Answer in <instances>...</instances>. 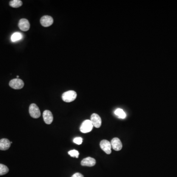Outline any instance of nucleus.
<instances>
[{"label": "nucleus", "mask_w": 177, "mask_h": 177, "mask_svg": "<svg viewBox=\"0 0 177 177\" xmlns=\"http://www.w3.org/2000/svg\"><path fill=\"white\" fill-rule=\"evenodd\" d=\"M77 97V94L74 91H66L62 94V98L63 101L66 103H70L74 101Z\"/></svg>", "instance_id": "f257e3e1"}, {"label": "nucleus", "mask_w": 177, "mask_h": 177, "mask_svg": "<svg viewBox=\"0 0 177 177\" xmlns=\"http://www.w3.org/2000/svg\"><path fill=\"white\" fill-rule=\"evenodd\" d=\"M93 124L91 123V121L89 119H87L83 122L80 127V130L81 132L84 133H86L91 131L93 129Z\"/></svg>", "instance_id": "f03ea898"}, {"label": "nucleus", "mask_w": 177, "mask_h": 177, "mask_svg": "<svg viewBox=\"0 0 177 177\" xmlns=\"http://www.w3.org/2000/svg\"><path fill=\"white\" fill-rule=\"evenodd\" d=\"M9 85L10 87L13 89L19 90V89H21L23 88L24 86V83L23 81L20 79H13V80L10 81Z\"/></svg>", "instance_id": "7ed1b4c3"}, {"label": "nucleus", "mask_w": 177, "mask_h": 177, "mask_svg": "<svg viewBox=\"0 0 177 177\" xmlns=\"http://www.w3.org/2000/svg\"><path fill=\"white\" fill-rule=\"evenodd\" d=\"M29 115L32 118L37 119L41 116V111L39 110L38 106L35 104L32 103L29 105Z\"/></svg>", "instance_id": "20e7f679"}, {"label": "nucleus", "mask_w": 177, "mask_h": 177, "mask_svg": "<svg viewBox=\"0 0 177 177\" xmlns=\"http://www.w3.org/2000/svg\"><path fill=\"white\" fill-rule=\"evenodd\" d=\"M100 147L101 149L104 151L106 153L109 155L111 153V143L106 140H103L100 143Z\"/></svg>", "instance_id": "39448f33"}, {"label": "nucleus", "mask_w": 177, "mask_h": 177, "mask_svg": "<svg viewBox=\"0 0 177 177\" xmlns=\"http://www.w3.org/2000/svg\"><path fill=\"white\" fill-rule=\"evenodd\" d=\"M53 21V18L49 15L44 16L40 20L41 25L44 27H48L52 25Z\"/></svg>", "instance_id": "423d86ee"}, {"label": "nucleus", "mask_w": 177, "mask_h": 177, "mask_svg": "<svg viewBox=\"0 0 177 177\" xmlns=\"http://www.w3.org/2000/svg\"><path fill=\"white\" fill-rule=\"evenodd\" d=\"M93 126L96 128H99L101 125V119L98 114L94 113L91 117V120Z\"/></svg>", "instance_id": "0eeeda50"}, {"label": "nucleus", "mask_w": 177, "mask_h": 177, "mask_svg": "<svg viewBox=\"0 0 177 177\" xmlns=\"http://www.w3.org/2000/svg\"><path fill=\"white\" fill-rule=\"evenodd\" d=\"M18 27L22 31L26 32L29 29L30 24L27 19H21L19 21Z\"/></svg>", "instance_id": "6e6552de"}, {"label": "nucleus", "mask_w": 177, "mask_h": 177, "mask_svg": "<svg viewBox=\"0 0 177 177\" xmlns=\"http://www.w3.org/2000/svg\"><path fill=\"white\" fill-rule=\"evenodd\" d=\"M111 144L112 146V148L116 151H119L122 149V143L119 138H113L111 140Z\"/></svg>", "instance_id": "1a4fd4ad"}, {"label": "nucleus", "mask_w": 177, "mask_h": 177, "mask_svg": "<svg viewBox=\"0 0 177 177\" xmlns=\"http://www.w3.org/2000/svg\"><path fill=\"white\" fill-rule=\"evenodd\" d=\"M43 118L44 122L47 125H50L52 123L53 120V116L51 111L49 110H45L43 113Z\"/></svg>", "instance_id": "9d476101"}, {"label": "nucleus", "mask_w": 177, "mask_h": 177, "mask_svg": "<svg viewBox=\"0 0 177 177\" xmlns=\"http://www.w3.org/2000/svg\"><path fill=\"white\" fill-rule=\"evenodd\" d=\"M96 161L95 159L92 157H88L85 159H83L81 162V164L82 166H88V167H92L95 165Z\"/></svg>", "instance_id": "9b49d317"}, {"label": "nucleus", "mask_w": 177, "mask_h": 177, "mask_svg": "<svg viewBox=\"0 0 177 177\" xmlns=\"http://www.w3.org/2000/svg\"><path fill=\"white\" fill-rule=\"evenodd\" d=\"M11 143L10 140L6 138H3L0 140V150H7L10 148Z\"/></svg>", "instance_id": "f8f14e48"}, {"label": "nucleus", "mask_w": 177, "mask_h": 177, "mask_svg": "<svg viewBox=\"0 0 177 177\" xmlns=\"http://www.w3.org/2000/svg\"><path fill=\"white\" fill-rule=\"evenodd\" d=\"M23 3L21 0H13L10 1V6L14 8H18L22 6Z\"/></svg>", "instance_id": "ddd939ff"}, {"label": "nucleus", "mask_w": 177, "mask_h": 177, "mask_svg": "<svg viewBox=\"0 0 177 177\" xmlns=\"http://www.w3.org/2000/svg\"><path fill=\"white\" fill-rule=\"evenodd\" d=\"M23 38L22 34L19 32H14L11 37V41L13 42H16L21 40Z\"/></svg>", "instance_id": "4468645a"}, {"label": "nucleus", "mask_w": 177, "mask_h": 177, "mask_svg": "<svg viewBox=\"0 0 177 177\" xmlns=\"http://www.w3.org/2000/svg\"><path fill=\"white\" fill-rule=\"evenodd\" d=\"M114 113H115L116 115L118 116L120 119H125V117H126L125 113L124 112L123 110L120 109V108H118V109L116 110L115 112H114Z\"/></svg>", "instance_id": "2eb2a0df"}, {"label": "nucleus", "mask_w": 177, "mask_h": 177, "mask_svg": "<svg viewBox=\"0 0 177 177\" xmlns=\"http://www.w3.org/2000/svg\"><path fill=\"white\" fill-rule=\"evenodd\" d=\"M9 171V169L5 165L0 163V176L7 174Z\"/></svg>", "instance_id": "dca6fc26"}, {"label": "nucleus", "mask_w": 177, "mask_h": 177, "mask_svg": "<svg viewBox=\"0 0 177 177\" xmlns=\"http://www.w3.org/2000/svg\"><path fill=\"white\" fill-rule=\"evenodd\" d=\"M69 155H70L72 157H76L78 158L79 155V153L78 151L75 150H71L68 152Z\"/></svg>", "instance_id": "f3484780"}, {"label": "nucleus", "mask_w": 177, "mask_h": 177, "mask_svg": "<svg viewBox=\"0 0 177 177\" xmlns=\"http://www.w3.org/2000/svg\"><path fill=\"white\" fill-rule=\"evenodd\" d=\"M73 142L77 145H81L83 142V139L80 137L75 138L74 139H73Z\"/></svg>", "instance_id": "a211bd4d"}, {"label": "nucleus", "mask_w": 177, "mask_h": 177, "mask_svg": "<svg viewBox=\"0 0 177 177\" xmlns=\"http://www.w3.org/2000/svg\"><path fill=\"white\" fill-rule=\"evenodd\" d=\"M72 177H84L83 175L80 174L79 173H75L74 174H73Z\"/></svg>", "instance_id": "6ab92c4d"}, {"label": "nucleus", "mask_w": 177, "mask_h": 177, "mask_svg": "<svg viewBox=\"0 0 177 177\" xmlns=\"http://www.w3.org/2000/svg\"><path fill=\"white\" fill-rule=\"evenodd\" d=\"M17 78H19V76H18V75H17Z\"/></svg>", "instance_id": "aec40b11"}]
</instances>
